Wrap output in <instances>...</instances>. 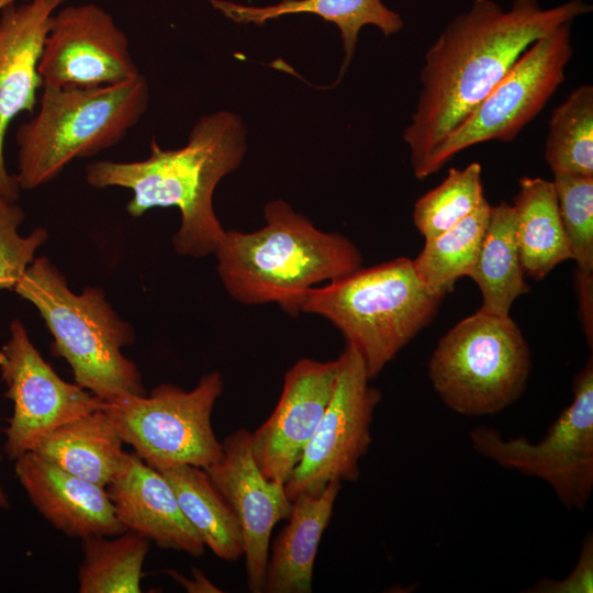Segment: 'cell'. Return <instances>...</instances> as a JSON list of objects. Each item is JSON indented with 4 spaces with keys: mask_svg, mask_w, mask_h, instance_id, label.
Masks as SVG:
<instances>
[{
    "mask_svg": "<svg viewBox=\"0 0 593 593\" xmlns=\"http://www.w3.org/2000/svg\"><path fill=\"white\" fill-rule=\"evenodd\" d=\"M469 439L478 454L545 481L567 508L583 511L593 490L592 357L574 378L572 402L539 441L504 438L499 429L483 425L473 428Z\"/></svg>",
    "mask_w": 593,
    "mask_h": 593,
    "instance_id": "9c48e42d",
    "label": "cell"
},
{
    "mask_svg": "<svg viewBox=\"0 0 593 593\" xmlns=\"http://www.w3.org/2000/svg\"><path fill=\"white\" fill-rule=\"evenodd\" d=\"M148 103L149 87L142 74L94 88L43 86L37 113L16 131L21 190L51 182L72 160L118 145Z\"/></svg>",
    "mask_w": 593,
    "mask_h": 593,
    "instance_id": "8992f818",
    "label": "cell"
},
{
    "mask_svg": "<svg viewBox=\"0 0 593 593\" xmlns=\"http://www.w3.org/2000/svg\"><path fill=\"white\" fill-rule=\"evenodd\" d=\"M0 374L13 404L3 445L10 460L32 451L54 428L102 407L103 400L55 372L19 320L10 323V337L0 349Z\"/></svg>",
    "mask_w": 593,
    "mask_h": 593,
    "instance_id": "7c38bea8",
    "label": "cell"
},
{
    "mask_svg": "<svg viewBox=\"0 0 593 593\" xmlns=\"http://www.w3.org/2000/svg\"><path fill=\"white\" fill-rule=\"evenodd\" d=\"M174 489L179 506L205 547L226 562L243 556L237 518L201 467L181 465L160 471Z\"/></svg>",
    "mask_w": 593,
    "mask_h": 593,
    "instance_id": "cb8c5ba5",
    "label": "cell"
},
{
    "mask_svg": "<svg viewBox=\"0 0 593 593\" xmlns=\"http://www.w3.org/2000/svg\"><path fill=\"white\" fill-rule=\"evenodd\" d=\"M443 298L424 284L412 259L399 257L310 288L300 312L331 322L373 379L433 321Z\"/></svg>",
    "mask_w": 593,
    "mask_h": 593,
    "instance_id": "5b68a950",
    "label": "cell"
},
{
    "mask_svg": "<svg viewBox=\"0 0 593 593\" xmlns=\"http://www.w3.org/2000/svg\"><path fill=\"white\" fill-rule=\"evenodd\" d=\"M2 460V454L0 451V462ZM10 507V501L7 492L0 484V510H8Z\"/></svg>",
    "mask_w": 593,
    "mask_h": 593,
    "instance_id": "d6a6232c",
    "label": "cell"
},
{
    "mask_svg": "<svg viewBox=\"0 0 593 593\" xmlns=\"http://www.w3.org/2000/svg\"><path fill=\"white\" fill-rule=\"evenodd\" d=\"M337 359L333 396L284 483L291 501L302 493L318 494L333 481H357L359 461L372 441L371 424L381 393L369 384L363 360L354 346L346 344Z\"/></svg>",
    "mask_w": 593,
    "mask_h": 593,
    "instance_id": "8fae6325",
    "label": "cell"
},
{
    "mask_svg": "<svg viewBox=\"0 0 593 593\" xmlns=\"http://www.w3.org/2000/svg\"><path fill=\"white\" fill-rule=\"evenodd\" d=\"M107 492L125 529L146 537L160 548L193 557L204 553L205 545L183 515L166 477L134 452L126 451Z\"/></svg>",
    "mask_w": 593,
    "mask_h": 593,
    "instance_id": "ac0fdd59",
    "label": "cell"
},
{
    "mask_svg": "<svg viewBox=\"0 0 593 593\" xmlns=\"http://www.w3.org/2000/svg\"><path fill=\"white\" fill-rule=\"evenodd\" d=\"M264 216L266 225L255 232L225 231L214 253L220 279L235 301L276 303L298 316L306 290L361 268L362 255L348 237L318 230L288 202L269 201Z\"/></svg>",
    "mask_w": 593,
    "mask_h": 593,
    "instance_id": "3957f363",
    "label": "cell"
},
{
    "mask_svg": "<svg viewBox=\"0 0 593 593\" xmlns=\"http://www.w3.org/2000/svg\"><path fill=\"white\" fill-rule=\"evenodd\" d=\"M203 469L237 518L248 591L261 593L271 533L280 521L288 519L292 510L284 484L262 474L251 454L250 432L246 428L224 438L222 456Z\"/></svg>",
    "mask_w": 593,
    "mask_h": 593,
    "instance_id": "5bb4252c",
    "label": "cell"
},
{
    "mask_svg": "<svg viewBox=\"0 0 593 593\" xmlns=\"http://www.w3.org/2000/svg\"><path fill=\"white\" fill-rule=\"evenodd\" d=\"M223 389L221 372L212 371L190 391L161 383L149 394L105 400L102 410L124 444L154 469L205 468L222 456L211 416Z\"/></svg>",
    "mask_w": 593,
    "mask_h": 593,
    "instance_id": "ba28073f",
    "label": "cell"
},
{
    "mask_svg": "<svg viewBox=\"0 0 593 593\" xmlns=\"http://www.w3.org/2000/svg\"><path fill=\"white\" fill-rule=\"evenodd\" d=\"M150 154L136 161L97 160L86 167V180L94 188L120 187L132 191L126 212L139 217L155 208H177L180 226L171 240L175 250L194 258L214 254L225 230L213 209V193L234 171L246 153V127L228 111L203 115L188 142L163 149L150 141Z\"/></svg>",
    "mask_w": 593,
    "mask_h": 593,
    "instance_id": "7a4b0ae2",
    "label": "cell"
},
{
    "mask_svg": "<svg viewBox=\"0 0 593 593\" xmlns=\"http://www.w3.org/2000/svg\"><path fill=\"white\" fill-rule=\"evenodd\" d=\"M40 312L53 335L52 351L70 366L75 383L105 401L146 394L137 365L121 349L135 340L131 324L101 288L74 293L46 257L34 258L13 289Z\"/></svg>",
    "mask_w": 593,
    "mask_h": 593,
    "instance_id": "277c9868",
    "label": "cell"
},
{
    "mask_svg": "<svg viewBox=\"0 0 593 593\" xmlns=\"http://www.w3.org/2000/svg\"><path fill=\"white\" fill-rule=\"evenodd\" d=\"M524 592L528 593H592L593 536L589 533L573 570L562 580L541 579Z\"/></svg>",
    "mask_w": 593,
    "mask_h": 593,
    "instance_id": "4dcf8cb0",
    "label": "cell"
},
{
    "mask_svg": "<svg viewBox=\"0 0 593 593\" xmlns=\"http://www.w3.org/2000/svg\"><path fill=\"white\" fill-rule=\"evenodd\" d=\"M123 444L101 407L54 428L32 451L70 474L107 488L123 465Z\"/></svg>",
    "mask_w": 593,
    "mask_h": 593,
    "instance_id": "ffe728a7",
    "label": "cell"
},
{
    "mask_svg": "<svg viewBox=\"0 0 593 593\" xmlns=\"http://www.w3.org/2000/svg\"><path fill=\"white\" fill-rule=\"evenodd\" d=\"M24 216L23 209L15 202L0 198V290L14 289L34 260L35 251L48 238L43 227L35 228L27 236L20 235L18 230Z\"/></svg>",
    "mask_w": 593,
    "mask_h": 593,
    "instance_id": "f546056e",
    "label": "cell"
},
{
    "mask_svg": "<svg viewBox=\"0 0 593 593\" xmlns=\"http://www.w3.org/2000/svg\"><path fill=\"white\" fill-rule=\"evenodd\" d=\"M552 181L577 273L593 275V176H553Z\"/></svg>",
    "mask_w": 593,
    "mask_h": 593,
    "instance_id": "f1b7e54d",
    "label": "cell"
},
{
    "mask_svg": "<svg viewBox=\"0 0 593 593\" xmlns=\"http://www.w3.org/2000/svg\"><path fill=\"white\" fill-rule=\"evenodd\" d=\"M491 205L485 200L473 213L449 230L425 239L413 265L424 284L445 296L474 267L488 228Z\"/></svg>",
    "mask_w": 593,
    "mask_h": 593,
    "instance_id": "d4e9b609",
    "label": "cell"
},
{
    "mask_svg": "<svg viewBox=\"0 0 593 593\" xmlns=\"http://www.w3.org/2000/svg\"><path fill=\"white\" fill-rule=\"evenodd\" d=\"M592 11L583 0L542 8L540 0H473L425 53L421 90L403 132L417 178L433 149L461 124L538 38Z\"/></svg>",
    "mask_w": 593,
    "mask_h": 593,
    "instance_id": "6da1fadb",
    "label": "cell"
},
{
    "mask_svg": "<svg viewBox=\"0 0 593 593\" xmlns=\"http://www.w3.org/2000/svg\"><path fill=\"white\" fill-rule=\"evenodd\" d=\"M16 1H26V0H0V11L9 5V4H12V3H15Z\"/></svg>",
    "mask_w": 593,
    "mask_h": 593,
    "instance_id": "836d02e7",
    "label": "cell"
},
{
    "mask_svg": "<svg viewBox=\"0 0 593 593\" xmlns=\"http://www.w3.org/2000/svg\"><path fill=\"white\" fill-rule=\"evenodd\" d=\"M149 545V539L127 529L114 536L81 539L78 592L139 593Z\"/></svg>",
    "mask_w": 593,
    "mask_h": 593,
    "instance_id": "484cf974",
    "label": "cell"
},
{
    "mask_svg": "<svg viewBox=\"0 0 593 593\" xmlns=\"http://www.w3.org/2000/svg\"><path fill=\"white\" fill-rule=\"evenodd\" d=\"M212 7L236 23L264 25L288 14L310 13L334 23L340 32L345 59L344 74L353 59L360 30L377 26L385 36L402 30L404 22L381 0H281L276 4L256 7L227 0H210Z\"/></svg>",
    "mask_w": 593,
    "mask_h": 593,
    "instance_id": "44dd1931",
    "label": "cell"
},
{
    "mask_svg": "<svg viewBox=\"0 0 593 593\" xmlns=\"http://www.w3.org/2000/svg\"><path fill=\"white\" fill-rule=\"evenodd\" d=\"M514 199L516 237L524 271L541 280L557 265L572 259L553 181L523 177Z\"/></svg>",
    "mask_w": 593,
    "mask_h": 593,
    "instance_id": "7402d4cb",
    "label": "cell"
},
{
    "mask_svg": "<svg viewBox=\"0 0 593 593\" xmlns=\"http://www.w3.org/2000/svg\"><path fill=\"white\" fill-rule=\"evenodd\" d=\"M342 482H329L318 494L292 501L288 523L269 547L264 592L311 593L314 563L323 533L334 511Z\"/></svg>",
    "mask_w": 593,
    "mask_h": 593,
    "instance_id": "d6986e66",
    "label": "cell"
},
{
    "mask_svg": "<svg viewBox=\"0 0 593 593\" xmlns=\"http://www.w3.org/2000/svg\"><path fill=\"white\" fill-rule=\"evenodd\" d=\"M530 370L528 344L512 317L480 309L439 339L428 363L439 399L465 416L492 415L513 404Z\"/></svg>",
    "mask_w": 593,
    "mask_h": 593,
    "instance_id": "52a82bcc",
    "label": "cell"
},
{
    "mask_svg": "<svg viewBox=\"0 0 593 593\" xmlns=\"http://www.w3.org/2000/svg\"><path fill=\"white\" fill-rule=\"evenodd\" d=\"M572 55L571 23L535 41L475 110L433 149L417 179L434 175L471 146L514 139L562 85Z\"/></svg>",
    "mask_w": 593,
    "mask_h": 593,
    "instance_id": "30bf717a",
    "label": "cell"
},
{
    "mask_svg": "<svg viewBox=\"0 0 593 593\" xmlns=\"http://www.w3.org/2000/svg\"><path fill=\"white\" fill-rule=\"evenodd\" d=\"M468 277L480 289V310L495 315H510L514 301L529 291L516 237L513 205L506 202L491 205L482 246Z\"/></svg>",
    "mask_w": 593,
    "mask_h": 593,
    "instance_id": "603a6c76",
    "label": "cell"
},
{
    "mask_svg": "<svg viewBox=\"0 0 593 593\" xmlns=\"http://www.w3.org/2000/svg\"><path fill=\"white\" fill-rule=\"evenodd\" d=\"M67 0H26L0 12V198L19 199L16 175L8 171L4 139L11 121L32 112L36 92L43 87L38 61L53 14Z\"/></svg>",
    "mask_w": 593,
    "mask_h": 593,
    "instance_id": "2e32d148",
    "label": "cell"
},
{
    "mask_svg": "<svg viewBox=\"0 0 593 593\" xmlns=\"http://www.w3.org/2000/svg\"><path fill=\"white\" fill-rule=\"evenodd\" d=\"M15 475L36 511L68 537L114 536L126 530L107 488L70 474L34 451L14 460Z\"/></svg>",
    "mask_w": 593,
    "mask_h": 593,
    "instance_id": "e0dca14e",
    "label": "cell"
},
{
    "mask_svg": "<svg viewBox=\"0 0 593 593\" xmlns=\"http://www.w3.org/2000/svg\"><path fill=\"white\" fill-rule=\"evenodd\" d=\"M485 200L479 163L450 168L437 187L415 202L413 222L425 239L432 238L461 222Z\"/></svg>",
    "mask_w": 593,
    "mask_h": 593,
    "instance_id": "83f0119b",
    "label": "cell"
},
{
    "mask_svg": "<svg viewBox=\"0 0 593 593\" xmlns=\"http://www.w3.org/2000/svg\"><path fill=\"white\" fill-rule=\"evenodd\" d=\"M43 86L94 88L141 72L126 34L94 3L65 5L52 16L38 61Z\"/></svg>",
    "mask_w": 593,
    "mask_h": 593,
    "instance_id": "4fadbf2b",
    "label": "cell"
},
{
    "mask_svg": "<svg viewBox=\"0 0 593 593\" xmlns=\"http://www.w3.org/2000/svg\"><path fill=\"white\" fill-rule=\"evenodd\" d=\"M338 359L301 358L286 372L269 417L250 433V449L262 474L284 484L323 416L336 387Z\"/></svg>",
    "mask_w": 593,
    "mask_h": 593,
    "instance_id": "9a60e30c",
    "label": "cell"
},
{
    "mask_svg": "<svg viewBox=\"0 0 593 593\" xmlns=\"http://www.w3.org/2000/svg\"><path fill=\"white\" fill-rule=\"evenodd\" d=\"M548 127L545 159L553 176H593V87L571 91Z\"/></svg>",
    "mask_w": 593,
    "mask_h": 593,
    "instance_id": "4316f807",
    "label": "cell"
},
{
    "mask_svg": "<svg viewBox=\"0 0 593 593\" xmlns=\"http://www.w3.org/2000/svg\"><path fill=\"white\" fill-rule=\"evenodd\" d=\"M177 583L186 589L189 593H216L222 592L216 585H214L204 573L198 569H192L191 577H184L175 570H166Z\"/></svg>",
    "mask_w": 593,
    "mask_h": 593,
    "instance_id": "1f68e13d",
    "label": "cell"
}]
</instances>
